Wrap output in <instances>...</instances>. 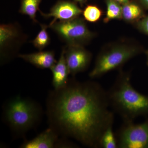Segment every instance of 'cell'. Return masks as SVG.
<instances>
[{"mask_svg":"<svg viewBox=\"0 0 148 148\" xmlns=\"http://www.w3.org/2000/svg\"><path fill=\"white\" fill-rule=\"evenodd\" d=\"M122 6V19L127 23L135 24L146 14L145 9L137 2L130 1Z\"/></svg>","mask_w":148,"mask_h":148,"instance_id":"cell-13","label":"cell"},{"mask_svg":"<svg viewBox=\"0 0 148 148\" xmlns=\"http://www.w3.org/2000/svg\"><path fill=\"white\" fill-rule=\"evenodd\" d=\"M110 108L107 90L101 84L74 79L51 91L47 103L49 127L59 135L93 148H99L102 134L113 124Z\"/></svg>","mask_w":148,"mask_h":148,"instance_id":"cell-1","label":"cell"},{"mask_svg":"<svg viewBox=\"0 0 148 148\" xmlns=\"http://www.w3.org/2000/svg\"><path fill=\"white\" fill-rule=\"evenodd\" d=\"M65 48L63 49L58 62L50 69L53 75L52 85L55 89L64 87L69 81V69L65 55Z\"/></svg>","mask_w":148,"mask_h":148,"instance_id":"cell-12","label":"cell"},{"mask_svg":"<svg viewBox=\"0 0 148 148\" xmlns=\"http://www.w3.org/2000/svg\"><path fill=\"white\" fill-rule=\"evenodd\" d=\"M40 30L32 42L39 50L42 51L50 43V38L47 31L49 26L41 24H40Z\"/></svg>","mask_w":148,"mask_h":148,"instance_id":"cell-17","label":"cell"},{"mask_svg":"<svg viewBox=\"0 0 148 148\" xmlns=\"http://www.w3.org/2000/svg\"><path fill=\"white\" fill-rule=\"evenodd\" d=\"M3 114L11 129L21 135L38 123L42 116V110L35 101L17 96L6 104Z\"/></svg>","mask_w":148,"mask_h":148,"instance_id":"cell-4","label":"cell"},{"mask_svg":"<svg viewBox=\"0 0 148 148\" xmlns=\"http://www.w3.org/2000/svg\"><path fill=\"white\" fill-rule=\"evenodd\" d=\"M40 13L45 18L53 17L52 22L59 20L67 21L79 16L83 10L73 1L59 0L52 7L49 13H44L40 10Z\"/></svg>","mask_w":148,"mask_h":148,"instance_id":"cell-9","label":"cell"},{"mask_svg":"<svg viewBox=\"0 0 148 148\" xmlns=\"http://www.w3.org/2000/svg\"><path fill=\"white\" fill-rule=\"evenodd\" d=\"M107 11L104 19L105 23L113 20L122 19V6L115 0H106Z\"/></svg>","mask_w":148,"mask_h":148,"instance_id":"cell-15","label":"cell"},{"mask_svg":"<svg viewBox=\"0 0 148 148\" xmlns=\"http://www.w3.org/2000/svg\"><path fill=\"white\" fill-rule=\"evenodd\" d=\"M115 1L118 3H119V4H120L121 5H122L127 3L130 1V0H115Z\"/></svg>","mask_w":148,"mask_h":148,"instance_id":"cell-21","label":"cell"},{"mask_svg":"<svg viewBox=\"0 0 148 148\" xmlns=\"http://www.w3.org/2000/svg\"><path fill=\"white\" fill-rule=\"evenodd\" d=\"M42 0H21L19 12L27 15L34 23H38L36 19L37 12L39 11V5Z\"/></svg>","mask_w":148,"mask_h":148,"instance_id":"cell-14","label":"cell"},{"mask_svg":"<svg viewBox=\"0 0 148 148\" xmlns=\"http://www.w3.org/2000/svg\"><path fill=\"white\" fill-rule=\"evenodd\" d=\"M115 134L118 148H148V119L139 123L124 121Z\"/></svg>","mask_w":148,"mask_h":148,"instance_id":"cell-7","label":"cell"},{"mask_svg":"<svg viewBox=\"0 0 148 148\" xmlns=\"http://www.w3.org/2000/svg\"><path fill=\"white\" fill-rule=\"evenodd\" d=\"M99 148H118L116 136L113 130V125L109 126L102 134L99 140Z\"/></svg>","mask_w":148,"mask_h":148,"instance_id":"cell-16","label":"cell"},{"mask_svg":"<svg viewBox=\"0 0 148 148\" xmlns=\"http://www.w3.org/2000/svg\"><path fill=\"white\" fill-rule=\"evenodd\" d=\"M73 1L76 3H78L80 4L83 5L88 0H73Z\"/></svg>","mask_w":148,"mask_h":148,"instance_id":"cell-22","label":"cell"},{"mask_svg":"<svg viewBox=\"0 0 148 148\" xmlns=\"http://www.w3.org/2000/svg\"><path fill=\"white\" fill-rule=\"evenodd\" d=\"M18 56L40 69H50L57 62L53 51H40L29 54H18Z\"/></svg>","mask_w":148,"mask_h":148,"instance_id":"cell-11","label":"cell"},{"mask_svg":"<svg viewBox=\"0 0 148 148\" xmlns=\"http://www.w3.org/2000/svg\"><path fill=\"white\" fill-rule=\"evenodd\" d=\"M58 135L55 130L49 127L34 139L24 142L20 148H56L59 140Z\"/></svg>","mask_w":148,"mask_h":148,"instance_id":"cell-10","label":"cell"},{"mask_svg":"<svg viewBox=\"0 0 148 148\" xmlns=\"http://www.w3.org/2000/svg\"><path fill=\"white\" fill-rule=\"evenodd\" d=\"M138 2L145 9L148 10V0H138Z\"/></svg>","mask_w":148,"mask_h":148,"instance_id":"cell-20","label":"cell"},{"mask_svg":"<svg viewBox=\"0 0 148 148\" xmlns=\"http://www.w3.org/2000/svg\"><path fill=\"white\" fill-rule=\"evenodd\" d=\"M110 108L123 121H134L138 117L148 116V95L135 90L129 72L119 70L115 81L107 90Z\"/></svg>","mask_w":148,"mask_h":148,"instance_id":"cell-2","label":"cell"},{"mask_svg":"<svg viewBox=\"0 0 148 148\" xmlns=\"http://www.w3.org/2000/svg\"><path fill=\"white\" fill-rule=\"evenodd\" d=\"M27 36L17 24H2L0 26L1 63L13 59L27 40Z\"/></svg>","mask_w":148,"mask_h":148,"instance_id":"cell-6","label":"cell"},{"mask_svg":"<svg viewBox=\"0 0 148 148\" xmlns=\"http://www.w3.org/2000/svg\"><path fill=\"white\" fill-rule=\"evenodd\" d=\"M65 55L69 74L73 76L85 71L92 58L91 53L81 45L67 46Z\"/></svg>","mask_w":148,"mask_h":148,"instance_id":"cell-8","label":"cell"},{"mask_svg":"<svg viewBox=\"0 0 148 148\" xmlns=\"http://www.w3.org/2000/svg\"><path fill=\"white\" fill-rule=\"evenodd\" d=\"M134 25L138 31L148 36V14H146Z\"/></svg>","mask_w":148,"mask_h":148,"instance_id":"cell-19","label":"cell"},{"mask_svg":"<svg viewBox=\"0 0 148 148\" xmlns=\"http://www.w3.org/2000/svg\"><path fill=\"white\" fill-rule=\"evenodd\" d=\"M82 14L85 20L90 23H95L101 19L103 12L97 6L88 5L83 10Z\"/></svg>","mask_w":148,"mask_h":148,"instance_id":"cell-18","label":"cell"},{"mask_svg":"<svg viewBox=\"0 0 148 148\" xmlns=\"http://www.w3.org/2000/svg\"><path fill=\"white\" fill-rule=\"evenodd\" d=\"M49 27L67 46H84L95 36V33L88 29L84 18L80 16L67 21L51 22Z\"/></svg>","mask_w":148,"mask_h":148,"instance_id":"cell-5","label":"cell"},{"mask_svg":"<svg viewBox=\"0 0 148 148\" xmlns=\"http://www.w3.org/2000/svg\"><path fill=\"white\" fill-rule=\"evenodd\" d=\"M144 51L143 47L133 40H121L110 44L98 54L89 76L97 78L113 70H121L127 61Z\"/></svg>","mask_w":148,"mask_h":148,"instance_id":"cell-3","label":"cell"},{"mask_svg":"<svg viewBox=\"0 0 148 148\" xmlns=\"http://www.w3.org/2000/svg\"><path fill=\"white\" fill-rule=\"evenodd\" d=\"M146 56H147V64L148 66V49L145 51Z\"/></svg>","mask_w":148,"mask_h":148,"instance_id":"cell-23","label":"cell"}]
</instances>
